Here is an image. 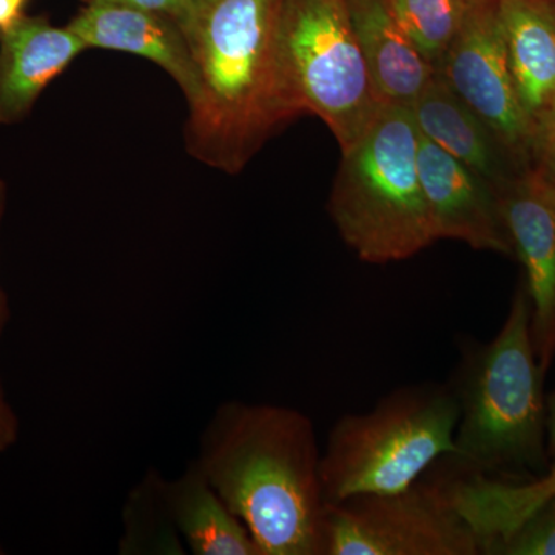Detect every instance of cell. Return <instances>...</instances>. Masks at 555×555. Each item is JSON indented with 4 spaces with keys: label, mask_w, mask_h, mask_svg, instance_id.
I'll use <instances>...</instances> for the list:
<instances>
[{
    "label": "cell",
    "mask_w": 555,
    "mask_h": 555,
    "mask_svg": "<svg viewBox=\"0 0 555 555\" xmlns=\"http://www.w3.org/2000/svg\"><path fill=\"white\" fill-rule=\"evenodd\" d=\"M426 474L403 491L327 505L324 555H483L452 502L449 466Z\"/></svg>",
    "instance_id": "cell-7"
},
{
    "label": "cell",
    "mask_w": 555,
    "mask_h": 555,
    "mask_svg": "<svg viewBox=\"0 0 555 555\" xmlns=\"http://www.w3.org/2000/svg\"><path fill=\"white\" fill-rule=\"evenodd\" d=\"M0 553H2V551H0Z\"/></svg>",
    "instance_id": "cell-27"
},
{
    "label": "cell",
    "mask_w": 555,
    "mask_h": 555,
    "mask_svg": "<svg viewBox=\"0 0 555 555\" xmlns=\"http://www.w3.org/2000/svg\"><path fill=\"white\" fill-rule=\"evenodd\" d=\"M280 0H190L178 22L199 76L188 149L207 166L240 173L298 112L276 46Z\"/></svg>",
    "instance_id": "cell-2"
},
{
    "label": "cell",
    "mask_w": 555,
    "mask_h": 555,
    "mask_svg": "<svg viewBox=\"0 0 555 555\" xmlns=\"http://www.w3.org/2000/svg\"><path fill=\"white\" fill-rule=\"evenodd\" d=\"M17 433H20V423H17L13 409L7 403L2 387H0V454L9 451L16 443Z\"/></svg>",
    "instance_id": "cell-23"
},
{
    "label": "cell",
    "mask_w": 555,
    "mask_h": 555,
    "mask_svg": "<svg viewBox=\"0 0 555 555\" xmlns=\"http://www.w3.org/2000/svg\"><path fill=\"white\" fill-rule=\"evenodd\" d=\"M534 163L555 179V112L537 133Z\"/></svg>",
    "instance_id": "cell-22"
},
{
    "label": "cell",
    "mask_w": 555,
    "mask_h": 555,
    "mask_svg": "<svg viewBox=\"0 0 555 555\" xmlns=\"http://www.w3.org/2000/svg\"><path fill=\"white\" fill-rule=\"evenodd\" d=\"M459 418L451 386L438 383L398 387L371 411L343 415L321 452L327 505L414 485L438 460L454 455Z\"/></svg>",
    "instance_id": "cell-5"
},
{
    "label": "cell",
    "mask_w": 555,
    "mask_h": 555,
    "mask_svg": "<svg viewBox=\"0 0 555 555\" xmlns=\"http://www.w3.org/2000/svg\"><path fill=\"white\" fill-rule=\"evenodd\" d=\"M452 502L486 547L525 524L555 495V459L543 477L513 483L494 477L466 476L449 463Z\"/></svg>",
    "instance_id": "cell-17"
},
{
    "label": "cell",
    "mask_w": 555,
    "mask_h": 555,
    "mask_svg": "<svg viewBox=\"0 0 555 555\" xmlns=\"http://www.w3.org/2000/svg\"><path fill=\"white\" fill-rule=\"evenodd\" d=\"M496 16L514 89L537 138L555 112V0H496Z\"/></svg>",
    "instance_id": "cell-13"
},
{
    "label": "cell",
    "mask_w": 555,
    "mask_h": 555,
    "mask_svg": "<svg viewBox=\"0 0 555 555\" xmlns=\"http://www.w3.org/2000/svg\"><path fill=\"white\" fill-rule=\"evenodd\" d=\"M261 555H324L327 503L315 426L298 409L228 401L196 459Z\"/></svg>",
    "instance_id": "cell-1"
},
{
    "label": "cell",
    "mask_w": 555,
    "mask_h": 555,
    "mask_svg": "<svg viewBox=\"0 0 555 555\" xmlns=\"http://www.w3.org/2000/svg\"><path fill=\"white\" fill-rule=\"evenodd\" d=\"M418 145L409 108L385 104L363 138L343 153L328 214L367 264L404 261L438 241L420 179Z\"/></svg>",
    "instance_id": "cell-4"
},
{
    "label": "cell",
    "mask_w": 555,
    "mask_h": 555,
    "mask_svg": "<svg viewBox=\"0 0 555 555\" xmlns=\"http://www.w3.org/2000/svg\"><path fill=\"white\" fill-rule=\"evenodd\" d=\"M496 192L514 255L525 268L532 341L545 374L555 357V179L532 163Z\"/></svg>",
    "instance_id": "cell-9"
},
{
    "label": "cell",
    "mask_w": 555,
    "mask_h": 555,
    "mask_svg": "<svg viewBox=\"0 0 555 555\" xmlns=\"http://www.w3.org/2000/svg\"><path fill=\"white\" fill-rule=\"evenodd\" d=\"M409 112L423 138L491 182L496 190L524 169L437 73Z\"/></svg>",
    "instance_id": "cell-14"
},
{
    "label": "cell",
    "mask_w": 555,
    "mask_h": 555,
    "mask_svg": "<svg viewBox=\"0 0 555 555\" xmlns=\"http://www.w3.org/2000/svg\"><path fill=\"white\" fill-rule=\"evenodd\" d=\"M27 5L28 0H0V33L9 30L11 25L25 16Z\"/></svg>",
    "instance_id": "cell-24"
},
{
    "label": "cell",
    "mask_w": 555,
    "mask_h": 555,
    "mask_svg": "<svg viewBox=\"0 0 555 555\" xmlns=\"http://www.w3.org/2000/svg\"><path fill=\"white\" fill-rule=\"evenodd\" d=\"M7 188L0 179V222H2L3 211H5ZM9 320V305H7L5 294L0 288V335H2L3 326Z\"/></svg>",
    "instance_id": "cell-25"
},
{
    "label": "cell",
    "mask_w": 555,
    "mask_h": 555,
    "mask_svg": "<svg viewBox=\"0 0 555 555\" xmlns=\"http://www.w3.org/2000/svg\"><path fill=\"white\" fill-rule=\"evenodd\" d=\"M82 2L83 5L127 7V9L153 11V13L167 14L178 21L188 10L190 0H82Z\"/></svg>",
    "instance_id": "cell-21"
},
{
    "label": "cell",
    "mask_w": 555,
    "mask_h": 555,
    "mask_svg": "<svg viewBox=\"0 0 555 555\" xmlns=\"http://www.w3.org/2000/svg\"><path fill=\"white\" fill-rule=\"evenodd\" d=\"M418 171L438 241L465 243L474 250L514 255L499 192L420 134Z\"/></svg>",
    "instance_id": "cell-10"
},
{
    "label": "cell",
    "mask_w": 555,
    "mask_h": 555,
    "mask_svg": "<svg viewBox=\"0 0 555 555\" xmlns=\"http://www.w3.org/2000/svg\"><path fill=\"white\" fill-rule=\"evenodd\" d=\"M68 27L89 49L122 51L155 62L178 83L189 107L198 100V68L175 17L127 7L86 5Z\"/></svg>",
    "instance_id": "cell-11"
},
{
    "label": "cell",
    "mask_w": 555,
    "mask_h": 555,
    "mask_svg": "<svg viewBox=\"0 0 555 555\" xmlns=\"http://www.w3.org/2000/svg\"><path fill=\"white\" fill-rule=\"evenodd\" d=\"M164 478L150 473L131 491L124 509L120 554H184L182 539L171 518Z\"/></svg>",
    "instance_id": "cell-18"
},
{
    "label": "cell",
    "mask_w": 555,
    "mask_h": 555,
    "mask_svg": "<svg viewBox=\"0 0 555 555\" xmlns=\"http://www.w3.org/2000/svg\"><path fill=\"white\" fill-rule=\"evenodd\" d=\"M89 47L47 16H22L0 33V126L30 115L43 90Z\"/></svg>",
    "instance_id": "cell-12"
},
{
    "label": "cell",
    "mask_w": 555,
    "mask_h": 555,
    "mask_svg": "<svg viewBox=\"0 0 555 555\" xmlns=\"http://www.w3.org/2000/svg\"><path fill=\"white\" fill-rule=\"evenodd\" d=\"M276 46L298 115L323 120L341 153L352 149L385 104L369 76L346 0H280Z\"/></svg>",
    "instance_id": "cell-6"
},
{
    "label": "cell",
    "mask_w": 555,
    "mask_h": 555,
    "mask_svg": "<svg viewBox=\"0 0 555 555\" xmlns=\"http://www.w3.org/2000/svg\"><path fill=\"white\" fill-rule=\"evenodd\" d=\"M485 555H555V495L513 534L486 547Z\"/></svg>",
    "instance_id": "cell-20"
},
{
    "label": "cell",
    "mask_w": 555,
    "mask_h": 555,
    "mask_svg": "<svg viewBox=\"0 0 555 555\" xmlns=\"http://www.w3.org/2000/svg\"><path fill=\"white\" fill-rule=\"evenodd\" d=\"M476 0H389L390 9L430 67L438 68Z\"/></svg>",
    "instance_id": "cell-19"
},
{
    "label": "cell",
    "mask_w": 555,
    "mask_h": 555,
    "mask_svg": "<svg viewBox=\"0 0 555 555\" xmlns=\"http://www.w3.org/2000/svg\"><path fill=\"white\" fill-rule=\"evenodd\" d=\"M543 375L524 283L496 337L467 345L449 383L460 418L455 452L447 459L459 473L491 477L545 466L550 454Z\"/></svg>",
    "instance_id": "cell-3"
},
{
    "label": "cell",
    "mask_w": 555,
    "mask_h": 555,
    "mask_svg": "<svg viewBox=\"0 0 555 555\" xmlns=\"http://www.w3.org/2000/svg\"><path fill=\"white\" fill-rule=\"evenodd\" d=\"M546 412L547 454L551 459H555V392L547 401Z\"/></svg>",
    "instance_id": "cell-26"
},
{
    "label": "cell",
    "mask_w": 555,
    "mask_h": 555,
    "mask_svg": "<svg viewBox=\"0 0 555 555\" xmlns=\"http://www.w3.org/2000/svg\"><path fill=\"white\" fill-rule=\"evenodd\" d=\"M436 73L492 130L518 166L534 163V131L511 78L496 0L474 2Z\"/></svg>",
    "instance_id": "cell-8"
},
{
    "label": "cell",
    "mask_w": 555,
    "mask_h": 555,
    "mask_svg": "<svg viewBox=\"0 0 555 555\" xmlns=\"http://www.w3.org/2000/svg\"><path fill=\"white\" fill-rule=\"evenodd\" d=\"M369 76L383 104L411 107L436 76L389 0H346Z\"/></svg>",
    "instance_id": "cell-15"
},
{
    "label": "cell",
    "mask_w": 555,
    "mask_h": 555,
    "mask_svg": "<svg viewBox=\"0 0 555 555\" xmlns=\"http://www.w3.org/2000/svg\"><path fill=\"white\" fill-rule=\"evenodd\" d=\"M164 494L178 534L195 555H261L247 526L208 483L198 462L164 481Z\"/></svg>",
    "instance_id": "cell-16"
}]
</instances>
